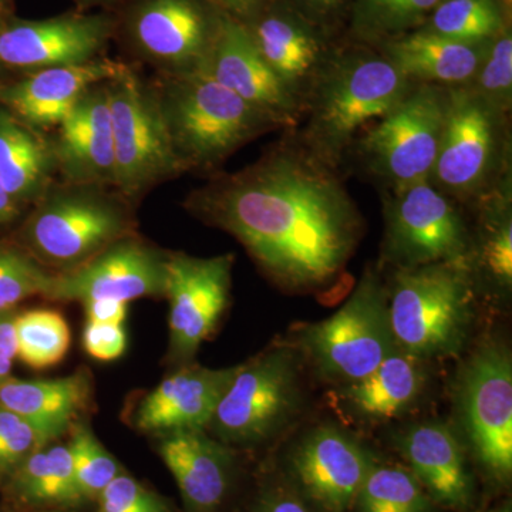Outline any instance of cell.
<instances>
[{
  "mask_svg": "<svg viewBox=\"0 0 512 512\" xmlns=\"http://www.w3.org/2000/svg\"><path fill=\"white\" fill-rule=\"evenodd\" d=\"M3 6H5V0H0V12H2Z\"/></svg>",
  "mask_w": 512,
  "mask_h": 512,
  "instance_id": "48",
  "label": "cell"
},
{
  "mask_svg": "<svg viewBox=\"0 0 512 512\" xmlns=\"http://www.w3.org/2000/svg\"><path fill=\"white\" fill-rule=\"evenodd\" d=\"M239 512H313L275 464L259 474L254 493Z\"/></svg>",
  "mask_w": 512,
  "mask_h": 512,
  "instance_id": "40",
  "label": "cell"
},
{
  "mask_svg": "<svg viewBox=\"0 0 512 512\" xmlns=\"http://www.w3.org/2000/svg\"><path fill=\"white\" fill-rule=\"evenodd\" d=\"M97 512H173L170 501L121 471L99 495Z\"/></svg>",
  "mask_w": 512,
  "mask_h": 512,
  "instance_id": "39",
  "label": "cell"
},
{
  "mask_svg": "<svg viewBox=\"0 0 512 512\" xmlns=\"http://www.w3.org/2000/svg\"><path fill=\"white\" fill-rule=\"evenodd\" d=\"M441 0H357V23L370 35H397L417 25Z\"/></svg>",
  "mask_w": 512,
  "mask_h": 512,
  "instance_id": "36",
  "label": "cell"
},
{
  "mask_svg": "<svg viewBox=\"0 0 512 512\" xmlns=\"http://www.w3.org/2000/svg\"><path fill=\"white\" fill-rule=\"evenodd\" d=\"M480 204L476 234L471 232L468 264L477 288L487 284L503 295L512 286V212L510 168L487 192Z\"/></svg>",
  "mask_w": 512,
  "mask_h": 512,
  "instance_id": "28",
  "label": "cell"
},
{
  "mask_svg": "<svg viewBox=\"0 0 512 512\" xmlns=\"http://www.w3.org/2000/svg\"><path fill=\"white\" fill-rule=\"evenodd\" d=\"M158 454L180 490L185 512H239V451L205 430L163 434Z\"/></svg>",
  "mask_w": 512,
  "mask_h": 512,
  "instance_id": "17",
  "label": "cell"
},
{
  "mask_svg": "<svg viewBox=\"0 0 512 512\" xmlns=\"http://www.w3.org/2000/svg\"><path fill=\"white\" fill-rule=\"evenodd\" d=\"M134 32L148 55L171 64L178 74L204 66L215 39L192 0H151L138 13Z\"/></svg>",
  "mask_w": 512,
  "mask_h": 512,
  "instance_id": "24",
  "label": "cell"
},
{
  "mask_svg": "<svg viewBox=\"0 0 512 512\" xmlns=\"http://www.w3.org/2000/svg\"><path fill=\"white\" fill-rule=\"evenodd\" d=\"M468 86L485 97L498 109L508 113L512 96V39L504 32L491 40L476 76Z\"/></svg>",
  "mask_w": 512,
  "mask_h": 512,
  "instance_id": "37",
  "label": "cell"
},
{
  "mask_svg": "<svg viewBox=\"0 0 512 512\" xmlns=\"http://www.w3.org/2000/svg\"><path fill=\"white\" fill-rule=\"evenodd\" d=\"M167 254L128 237L76 268L50 275L43 296L56 302L164 296Z\"/></svg>",
  "mask_w": 512,
  "mask_h": 512,
  "instance_id": "16",
  "label": "cell"
},
{
  "mask_svg": "<svg viewBox=\"0 0 512 512\" xmlns=\"http://www.w3.org/2000/svg\"><path fill=\"white\" fill-rule=\"evenodd\" d=\"M50 275L18 249L0 247V313L12 311L30 296H43Z\"/></svg>",
  "mask_w": 512,
  "mask_h": 512,
  "instance_id": "35",
  "label": "cell"
},
{
  "mask_svg": "<svg viewBox=\"0 0 512 512\" xmlns=\"http://www.w3.org/2000/svg\"><path fill=\"white\" fill-rule=\"evenodd\" d=\"M447 87L416 84L356 141L370 174L390 191L430 181L439 151Z\"/></svg>",
  "mask_w": 512,
  "mask_h": 512,
  "instance_id": "9",
  "label": "cell"
},
{
  "mask_svg": "<svg viewBox=\"0 0 512 512\" xmlns=\"http://www.w3.org/2000/svg\"><path fill=\"white\" fill-rule=\"evenodd\" d=\"M195 215L241 242L262 272L289 293L335 284L363 237L362 215L335 168L301 141L202 188Z\"/></svg>",
  "mask_w": 512,
  "mask_h": 512,
  "instance_id": "1",
  "label": "cell"
},
{
  "mask_svg": "<svg viewBox=\"0 0 512 512\" xmlns=\"http://www.w3.org/2000/svg\"><path fill=\"white\" fill-rule=\"evenodd\" d=\"M8 493L19 507L32 512L73 510L86 504L70 448L55 441L30 454L9 474Z\"/></svg>",
  "mask_w": 512,
  "mask_h": 512,
  "instance_id": "29",
  "label": "cell"
},
{
  "mask_svg": "<svg viewBox=\"0 0 512 512\" xmlns=\"http://www.w3.org/2000/svg\"><path fill=\"white\" fill-rule=\"evenodd\" d=\"M43 512H62V511H43Z\"/></svg>",
  "mask_w": 512,
  "mask_h": 512,
  "instance_id": "49",
  "label": "cell"
},
{
  "mask_svg": "<svg viewBox=\"0 0 512 512\" xmlns=\"http://www.w3.org/2000/svg\"><path fill=\"white\" fill-rule=\"evenodd\" d=\"M87 322L123 325L127 318L128 303L117 299H92L83 302Z\"/></svg>",
  "mask_w": 512,
  "mask_h": 512,
  "instance_id": "43",
  "label": "cell"
},
{
  "mask_svg": "<svg viewBox=\"0 0 512 512\" xmlns=\"http://www.w3.org/2000/svg\"><path fill=\"white\" fill-rule=\"evenodd\" d=\"M211 76L261 113L276 128L301 124L303 106L256 49L241 23L224 19L204 64Z\"/></svg>",
  "mask_w": 512,
  "mask_h": 512,
  "instance_id": "18",
  "label": "cell"
},
{
  "mask_svg": "<svg viewBox=\"0 0 512 512\" xmlns=\"http://www.w3.org/2000/svg\"><path fill=\"white\" fill-rule=\"evenodd\" d=\"M485 512H512V505L510 498H505V500L501 501L500 504L495 505V507L490 508V510Z\"/></svg>",
  "mask_w": 512,
  "mask_h": 512,
  "instance_id": "47",
  "label": "cell"
},
{
  "mask_svg": "<svg viewBox=\"0 0 512 512\" xmlns=\"http://www.w3.org/2000/svg\"><path fill=\"white\" fill-rule=\"evenodd\" d=\"M106 33L104 20L82 16L20 23L0 33V62L36 70L90 62Z\"/></svg>",
  "mask_w": 512,
  "mask_h": 512,
  "instance_id": "21",
  "label": "cell"
},
{
  "mask_svg": "<svg viewBox=\"0 0 512 512\" xmlns=\"http://www.w3.org/2000/svg\"><path fill=\"white\" fill-rule=\"evenodd\" d=\"M126 67L109 60H90L72 66L36 70L29 79L0 89V103L20 121L33 127L62 123L84 92L126 72Z\"/></svg>",
  "mask_w": 512,
  "mask_h": 512,
  "instance_id": "22",
  "label": "cell"
},
{
  "mask_svg": "<svg viewBox=\"0 0 512 512\" xmlns=\"http://www.w3.org/2000/svg\"><path fill=\"white\" fill-rule=\"evenodd\" d=\"M69 448L74 476L84 501H96L104 488L123 471L119 461L97 440L93 431L83 424L73 426Z\"/></svg>",
  "mask_w": 512,
  "mask_h": 512,
  "instance_id": "34",
  "label": "cell"
},
{
  "mask_svg": "<svg viewBox=\"0 0 512 512\" xmlns=\"http://www.w3.org/2000/svg\"><path fill=\"white\" fill-rule=\"evenodd\" d=\"M218 2L235 15L247 16L261 8L265 0H218Z\"/></svg>",
  "mask_w": 512,
  "mask_h": 512,
  "instance_id": "44",
  "label": "cell"
},
{
  "mask_svg": "<svg viewBox=\"0 0 512 512\" xmlns=\"http://www.w3.org/2000/svg\"><path fill=\"white\" fill-rule=\"evenodd\" d=\"M87 185L47 198L28 227V241L46 264L76 268L126 238L130 227L116 202Z\"/></svg>",
  "mask_w": 512,
  "mask_h": 512,
  "instance_id": "13",
  "label": "cell"
},
{
  "mask_svg": "<svg viewBox=\"0 0 512 512\" xmlns=\"http://www.w3.org/2000/svg\"><path fill=\"white\" fill-rule=\"evenodd\" d=\"M386 285L397 349L426 362L466 350L478 293L468 261L394 269Z\"/></svg>",
  "mask_w": 512,
  "mask_h": 512,
  "instance_id": "3",
  "label": "cell"
},
{
  "mask_svg": "<svg viewBox=\"0 0 512 512\" xmlns=\"http://www.w3.org/2000/svg\"><path fill=\"white\" fill-rule=\"evenodd\" d=\"M454 429L484 494L507 495L512 483V359L507 343L485 338L453 382Z\"/></svg>",
  "mask_w": 512,
  "mask_h": 512,
  "instance_id": "4",
  "label": "cell"
},
{
  "mask_svg": "<svg viewBox=\"0 0 512 512\" xmlns=\"http://www.w3.org/2000/svg\"><path fill=\"white\" fill-rule=\"evenodd\" d=\"M350 512H441L402 461L375 453Z\"/></svg>",
  "mask_w": 512,
  "mask_h": 512,
  "instance_id": "31",
  "label": "cell"
},
{
  "mask_svg": "<svg viewBox=\"0 0 512 512\" xmlns=\"http://www.w3.org/2000/svg\"><path fill=\"white\" fill-rule=\"evenodd\" d=\"M50 443L42 431L0 404V473L9 476L30 454Z\"/></svg>",
  "mask_w": 512,
  "mask_h": 512,
  "instance_id": "38",
  "label": "cell"
},
{
  "mask_svg": "<svg viewBox=\"0 0 512 512\" xmlns=\"http://www.w3.org/2000/svg\"><path fill=\"white\" fill-rule=\"evenodd\" d=\"M238 369L239 365L208 369L195 363L178 367L138 403L134 426L158 437L207 429Z\"/></svg>",
  "mask_w": 512,
  "mask_h": 512,
  "instance_id": "19",
  "label": "cell"
},
{
  "mask_svg": "<svg viewBox=\"0 0 512 512\" xmlns=\"http://www.w3.org/2000/svg\"><path fill=\"white\" fill-rule=\"evenodd\" d=\"M384 205L383 264L392 269L468 261L471 229L430 181L390 191Z\"/></svg>",
  "mask_w": 512,
  "mask_h": 512,
  "instance_id": "10",
  "label": "cell"
},
{
  "mask_svg": "<svg viewBox=\"0 0 512 512\" xmlns=\"http://www.w3.org/2000/svg\"><path fill=\"white\" fill-rule=\"evenodd\" d=\"M114 141V184L127 197L184 170L160 99L128 70L107 82Z\"/></svg>",
  "mask_w": 512,
  "mask_h": 512,
  "instance_id": "11",
  "label": "cell"
},
{
  "mask_svg": "<svg viewBox=\"0 0 512 512\" xmlns=\"http://www.w3.org/2000/svg\"><path fill=\"white\" fill-rule=\"evenodd\" d=\"M15 318L13 311L0 313V384L9 379L15 357H18Z\"/></svg>",
  "mask_w": 512,
  "mask_h": 512,
  "instance_id": "42",
  "label": "cell"
},
{
  "mask_svg": "<svg viewBox=\"0 0 512 512\" xmlns=\"http://www.w3.org/2000/svg\"><path fill=\"white\" fill-rule=\"evenodd\" d=\"M92 384L84 372L52 380H18L0 384V404L56 441L86 409Z\"/></svg>",
  "mask_w": 512,
  "mask_h": 512,
  "instance_id": "27",
  "label": "cell"
},
{
  "mask_svg": "<svg viewBox=\"0 0 512 512\" xmlns=\"http://www.w3.org/2000/svg\"><path fill=\"white\" fill-rule=\"evenodd\" d=\"M504 29L495 0H446L433 10L431 32L466 43H488Z\"/></svg>",
  "mask_w": 512,
  "mask_h": 512,
  "instance_id": "33",
  "label": "cell"
},
{
  "mask_svg": "<svg viewBox=\"0 0 512 512\" xmlns=\"http://www.w3.org/2000/svg\"><path fill=\"white\" fill-rule=\"evenodd\" d=\"M53 148L18 117L0 110V181L16 202L39 197L55 167Z\"/></svg>",
  "mask_w": 512,
  "mask_h": 512,
  "instance_id": "30",
  "label": "cell"
},
{
  "mask_svg": "<svg viewBox=\"0 0 512 512\" xmlns=\"http://www.w3.org/2000/svg\"><path fill=\"white\" fill-rule=\"evenodd\" d=\"M429 363L396 349L370 375L340 386L335 396L353 419L386 423L409 413L420 402L429 382Z\"/></svg>",
  "mask_w": 512,
  "mask_h": 512,
  "instance_id": "23",
  "label": "cell"
},
{
  "mask_svg": "<svg viewBox=\"0 0 512 512\" xmlns=\"http://www.w3.org/2000/svg\"><path fill=\"white\" fill-rule=\"evenodd\" d=\"M60 126L56 164L72 183L114 184V141L107 83L90 87Z\"/></svg>",
  "mask_w": 512,
  "mask_h": 512,
  "instance_id": "20",
  "label": "cell"
},
{
  "mask_svg": "<svg viewBox=\"0 0 512 512\" xmlns=\"http://www.w3.org/2000/svg\"><path fill=\"white\" fill-rule=\"evenodd\" d=\"M83 348L100 362H111L124 355L127 333L123 325L87 322L83 330Z\"/></svg>",
  "mask_w": 512,
  "mask_h": 512,
  "instance_id": "41",
  "label": "cell"
},
{
  "mask_svg": "<svg viewBox=\"0 0 512 512\" xmlns=\"http://www.w3.org/2000/svg\"><path fill=\"white\" fill-rule=\"evenodd\" d=\"M393 447L441 512H481L480 481L453 424L416 421L394 436Z\"/></svg>",
  "mask_w": 512,
  "mask_h": 512,
  "instance_id": "15",
  "label": "cell"
},
{
  "mask_svg": "<svg viewBox=\"0 0 512 512\" xmlns=\"http://www.w3.org/2000/svg\"><path fill=\"white\" fill-rule=\"evenodd\" d=\"M373 456L349 431L319 424L274 464L313 512H350Z\"/></svg>",
  "mask_w": 512,
  "mask_h": 512,
  "instance_id": "12",
  "label": "cell"
},
{
  "mask_svg": "<svg viewBox=\"0 0 512 512\" xmlns=\"http://www.w3.org/2000/svg\"><path fill=\"white\" fill-rule=\"evenodd\" d=\"M488 45L490 42H458L420 30L387 43L384 56L412 83L466 86L476 76Z\"/></svg>",
  "mask_w": 512,
  "mask_h": 512,
  "instance_id": "25",
  "label": "cell"
},
{
  "mask_svg": "<svg viewBox=\"0 0 512 512\" xmlns=\"http://www.w3.org/2000/svg\"><path fill=\"white\" fill-rule=\"evenodd\" d=\"M249 33L265 62L305 111L306 99L328 62L318 36L301 20L285 13L265 16Z\"/></svg>",
  "mask_w": 512,
  "mask_h": 512,
  "instance_id": "26",
  "label": "cell"
},
{
  "mask_svg": "<svg viewBox=\"0 0 512 512\" xmlns=\"http://www.w3.org/2000/svg\"><path fill=\"white\" fill-rule=\"evenodd\" d=\"M16 348L26 366L45 370L59 365L72 343L69 323L52 309H33L16 315Z\"/></svg>",
  "mask_w": 512,
  "mask_h": 512,
  "instance_id": "32",
  "label": "cell"
},
{
  "mask_svg": "<svg viewBox=\"0 0 512 512\" xmlns=\"http://www.w3.org/2000/svg\"><path fill=\"white\" fill-rule=\"evenodd\" d=\"M302 367V357L291 343L242 363L205 431L238 451L281 439L305 406Z\"/></svg>",
  "mask_w": 512,
  "mask_h": 512,
  "instance_id": "5",
  "label": "cell"
},
{
  "mask_svg": "<svg viewBox=\"0 0 512 512\" xmlns=\"http://www.w3.org/2000/svg\"><path fill=\"white\" fill-rule=\"evenodd\" d=\"M160 104L184 170L221 163L242 144L276 128L205 66L178 74Z\"/></svg>",
  "mask_w": 512,
  "mask_h": 512,
  "instance_id": "7",
  "label": "cell"
},
{
  "mask_svg": "<svg viewBox=\"0 0 512 512\" xmlns=\"http://www.w3.org/2000/svg\"><path fill=\"white\" fill-rule=\"evenodd\" d=\"M303 2L308 3L313 9L320 10V12H328V10L338 8L343 0H303Z\"/></svg>",
  "mask_w": 512,
  "mask_h": 512,
  "instance_id": "46",
  "label": "cell"
},
{
  "mask_svg": "<svg viewBox=\"0 0 512 512\" xmlns=\"http://www.w3.org/2000/svg\"><path fill=\"white\" fill-rule=\"evenodd\" d=\"M414 83L386 56L328 59L305 103L301 143L336 168L363 133L386 116Z\"/></svg>",
  "mask_w": 512,
  "mask_h": 512,
  "instance_id": "2",
  "label": "cell"
},
{
  "mask_svg": "<svg viewBox=\"0 0 512 512\" xmlns=\"http://www.w3.org/2000/svg\"><path fill=\"white\" fill-rule=\"evenodd\" d=\"M18 215V202L10 197L0 181V224L13 220Z\"/></svg>",
  "mask_w": 512,
  "mask_h": 512,
  "instance_id": "45",
  "label": "cell"
},
{
  "mask_svg": "<svg viewBox=\"0 0 512 512\" xmlns=\"http://www.w3.org/2000/svg\"><path fill=\"white\" fill-rule=\"evenodd\" d=\"M507 113L473 87H447L446 116L430 183L460 201L477 200L507 171Z\"/></svg>",
  "mask_w": 512,
  "mask_h": 512,
  "instance_id": "8",
  "label": "cell"
},
{
  "mask_svg": "<svg viewBox=\"0 0 512 512\" xmlns=\"http://www.w3.org/2000/svg\"><path fill=\"white\" fill-rule=\"evenodd\" d=\"M289 343L323 382L340 387L370 375L397 349L379 271L369 266L338 312L299 326Z\"/></svg>",
  "mask_w": 512,
  "mask_h": 512,
  "instance_id": "6",
  "label": "cell"
},
{
  "mask_svg": "<svg viewBox=\"0 0 512 512\" xmlns=\"http://www.w3.org/2000/svg\"><path fill=\"white\" fill-rule=\"evenodd\" d=\"M232 254L197 258L167 254L165 298L170 303V355L175 365L192 363L202 343L211 338L231 298Z\"/></svg>",
  "mask_w": 512,
  "mask_h": 512,
  "instance_id": "14",
  "label": "cell"
}]
</instances>
